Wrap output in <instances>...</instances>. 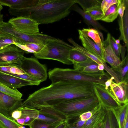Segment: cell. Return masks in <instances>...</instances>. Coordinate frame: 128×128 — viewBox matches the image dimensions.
Segmentation results:
<instances>
[{
	"mask_svg": "<svg viewBox=\"0 0 128 128\" xmlns=\"http://www.w3.org/2000/svg\"><path fill=\"white\" fill-rule=\"evenodd\" d=\"M90 82L78 81H60L43 87L29 94L23 106L39 110L52 107L66 101L95 95Z\"/></svg>",
	"mask_w": 128,
	"mask_h": 128,
	"instance_id": "cell-1",
	"label": "cell"
},
{
	"mask_svg": "<svg viewBox=\"0 0 128 128\" xmlns=\"http://www.w3.org/2000/svg\"><path fill=\"white\" fill-rule=\"evenodd\" d=\"M76 0H38L34 6L22 9L10 8V14L16 17H29L39 24L58 21L68 16Z\"/></svg>",
	"mask_w": 128,
	"mask_h": 128,
	"instance_id": "cell-2",
	"label": "cell"
},
{
	"mask_svg": "<svg viewBox=\"0 0 128 128\" xmlns=\"http://www.w3.org/2000/svg\"><path fill=\"white\" fill-rule=\"evenodd\" d=\"M99 103L95 95L70 100L52 107L42 108V112L63 120L78 117L83 113L95 110Z\"/></svg>",
	"mask_w": 128,
	"mask_h": 128,
	"instance_id": "cell-3",
	"label": "cell"
},
{
	"mask_svg": "<svg viewBox=\"0 0 128 128\" xmlns=\"http://www.w3.org/2000/svg\"><path fill=\"white\" fill-rule=\"evenodd\" d=\"M52 83L60 81H78L87 82L105 85V82L111 77L107 72L91 75L85 74L76 69L55 68L48 73Z\"/></svg>",
	"mask_w": 128,
	"mask_h": 128,
	"instance_id": "cell-4",
	"label": "cell"
},
{
	"mask_svg": "<svg viewBox=\"0 0 128 128\" xmlns=\"http://www.w3.org/2000/svg\"><path fill=\"white\" fill-rule=\"evenodd\" d=\"M72 48V46L63 40L54 38L47 40L44 48L34 54L37 59L55 60L64 64L71 65L73 63L69 59V55Z\"/></svg>",
	"mask_w": 128,
	"mask_h": 128,
	"instance_id": "cell-5",
	"label": "cell"
},
{
	"mask_svg": "<svg viewBox=\"0 0 128 128\" xmlns=\"http://www.w3.org/2000/svg\"><path fill=\"white\" fill-rule=\"evenodd\" d=\"M25 52L14 44L4 47L0 50V66L19 67Z\"/></svg>",
	"mask_w": 128,
	"mask_h": 128,
	"instance_id": "cell-6",
	"label": "cell"
},
{
	"mask_svg": "<svg viewBox=\"0 0 128 128\" xmlns=\"http://www.w3.org/2000/svg\"><path fill=\"white\" fill-rule=\"evenodd\" d=\"M19 67L26 73L34 77L41 82L47 79L46 66L40 63L36 58L24 56Z\"/></svg>",
	"mask_w": 128,
	"mask_h": 128,
	"instance_id": "cell-7",
	"label": "cell"
},
{
	"mask_svg": "<svg viewBox=\"0 0 128 128\" xmlns=\"http://www.w3.org/2000/svg\"><path fill=\"white\" fill-rule=\"evenodd\" d=\"M95 95L99 103L106 110H112L121 106L116 100L111 93L110 87L105 88V86L97 83L92 84Z\"/></svg>",
	"mask_w": 128,
	"mask_h": 128,
	"instance_id": "cell-8",
	"label": "cell"
},
{
	"mask_svg": "<svg viewBox=\"0 0 128 128\" xmlns=\"http://www.w3.org/2000/svg\"><path fill=\"white\" fill-rule=\"evenodd\" d=\"M0 33L12 35L17 40L18 44L22 45L27 43H37L39 40L37 34H27L19 32L16 30L8 22L3 21L0 24Z\"/></svg>",
	"mask_w": 128,
	"mask_h": 128,
	"instance_id": "cell-9",
	"label": "cell"
},
{
	"mask_svg": "<svg viewBox=\"0 0 128 128\" xmlns=\"http://www.w3.org/2000/svg\"><path fill=\"white\" fill-rule=\"evenodd\" d=\"M8 22L16 30L20 32L27 34L39 32V24L29 17H16L10 19Z\"/></svg>",
	"mask_w": 128,
	"mask_h": 128,
	"instance_id": "cell-10",
	"label": "cell"
},
{
	"mask_svg": "<svg viewBox=\"0 0 128 128\" xmlns=\"http://www.w3.org/2000/svg\"><path fill=\"white\" fill-rule=\"evenodd\" d=\"M23 100L22 98L12 97L0 91V113L13 119L11 117L12 113L23 106Z\"/></svg>",
	"mask_w": 128,
	"mask_h": 128,
	"instance_id": "cell-11",
	"label": "cell"
},
{
	"mask_svg": "<svg viewBox=\"0 0 128 128\" xmlns=\"http://www.w3.org/2000/svg\"><path fill=\"white\" fill-rule=\"evenodd\" d=\"M128 82L124 80L116 83L113 81L110 87L111 93L121 105L128 103Z\"/></svg>",
	"mask_w": 128,
	"mask_h": 128,
	"instance_id": "cell-12",
	"label": "cell"
},
{
	"mask_svg": "<svg viewBox=\"0 0 128 128\" xmlns=\"http://www.w3.org/2000/svg\"><path fill=\"white\" fill-rule=\"evenodd\" d=\"M111 36L110 33H108L106 38L103 43V60L110 65L111 68H116L121 63L122 61L120 58L115 54L111 46L110 42Z\"/></svg>",
	"mask_w": 128,
	"mask_h": 128,
	"instance_id": "cell-13",
	"label": "cell"
},
{
	"mask_svg": "<svg viewBox=\"0 0 128 128\" xmlns=\"http://www.w3.org/2000/svg\"><path fill=\"white\" fill-rule=\"evenodd\" d=\"M0 82L12 89H17L27 86L32 85L30 82L8 74L0 71Z\"/></svg>",
	"mask_w": 128,
	"mask_h": 128,
	"instance_id": "cell-14",
	"label": "cell"
},
{
	"mask_svg": "<svg viewBox=\"0 0 128 128\" xmlns=\"http://www.w3.org/2000/svg\"><path fill=\"white\" fill-rule=\"evenodd\" d=\"M79 38L83 47L93 54L103 60V50L88 36L81 30L78 29Z\"/></svg>",
	"mask_w": 128,
	"mask_h": 128,
	"instance_id": "cell-15",
	"label": "cell"
},
{
	"mask_svg": "<svg viewBox=\"0 0 128 128\" xmlns=\"http://www.w3.org/2000/svg\"><path fill=\"white\" fill-rule=\"evenodd\" d=\"M74 48L90 59L97 63L98 64H102L104 66V69L108 73L111 77L114 78V80H117L118 79L117 75L106 64L102 59L93 54L88 51L78 44L74 42L73 44Z\"/></svg>",
	"mask_w": 128,
	"mask_h": 128,
	"instance_id": "cell-16",
	"label": "cell"
},
{
	"mask_svg": "<svg viewBox=\"0 0 128 128\" xmlns=\"http://www.w3.org/2000/svg\"><path fill=\"white\" fill-rule=\"evenodd\" d=\"M106 112V110L99 103L98 107L94 110L92 117L86 122L82 128H96L103 122Z\"/></svg>",
	"mask_w": 128,
	"mask_h": 128,
	"instance_id": "cell-17",
	"label": "cell"
},
{
	"mask_svg": "<svg viewBox=\"0 0 128 128\" xmlns=\"http://www.w3.org/2000/svg\"><path fill=\"white\" fill-rule=\"evenodd\" d=\"M73 64L74 69H77L85 74L96 75L102 74L105 72L104 70H99L98 68V64L90 58L85 62Z\"/></svg>",
	"mask_w": 128,
	"mask_h": 128,
	"instance_id": "cell-18",
	"label": "cell"
},
{
	"mask_svg": "<svg viewBox=\"0 0 128 128\" xmlns=\"http://www.w3.org/2000/svg\"><path fill=\"white\" fill-rule=\"evenodd\" d=\"M38 0H0L2 6L16 9L31 7L35 5Z\"/></svg>",
	"mask_w": 128,
	"mask_h": 128,
	"instance_id": "cell-19",
	"label": "cell"
},
{
	"mask_svg": "<svg viewBox=\"0 0 128 128\" xmlns=\"http://www.w3.org/2000/svg\"><path fill=\"white\" fill-rule=\"evenodd\" d=\"M71 10L78 13L83 17L84 22L87 24L92 26L94 28L98 31H100V30L106 31V29L99 23L93 20L90 16L85 12L77 4H75L73 5L70 8V10Z\"/></svg>",
	"mask_w": 128,
	"mask_h": 128,
	"instance_id": "cell-20",
	"label": "cell"
},
{
	"mask_svg": "<svg viewBox=\"0 0 128 128\" xmlns=\"http://www.w3.org/2000/svg\"><path fill=\"white\" fill-rule=\"evenodd\" d=\"M111 110L116 118L119 128H124L126 119L128 117V103Z\"/></svg>",
	"mask_w": 128,
	"mask_h": 128,
	"instance_id": "cell-21",
	"label": "cell"
},
{
	"mask_svg": "<svg viewBox=\"0 0 128 128\" xmlns=\"http://www.w3.org/2000/svg\"><path fill=\"white\" fill-rule=\"evenodd\" d=\"M116 68H111L118 76L120 81H128V54Z\"/></svg>",
	"mask_w": 128,
	"mask_h": 128,
	"instance_id": "cell-22",
	"label": "cell"
},
{
	"mask_svg": "<svg viewBox=\"0 0 128 128\" xmlns=\"http://www.w3.org/2000/svg\"><path fill=\"white\" fill-rule=\"evenodd\" d=\"M21 110L22 115L20 118L24 119V126H28L34 120V116L39 112V110L36 109L23 106L18 108Z\"/></svg>",
	"mask_w": 128,
	"mask_h": 128,
	"instance_id": "cell-23",
	"label": "cell"
},
{
	"mask_svg": "<svg viewBox=\"0 0 128 128\" xmlns=\"http://www.w3.org/2000/svg\"><path fill=\"white\" fill-rule=\"evenodd\" d=\"M121 0H120L117 3L111 6L106 11L100 20L108 22L114 21L118 15V10Z\"/></svg>",
	"mask_w": 128,
	"mask_h": 128,
	"instance_id": "cell-24",
	"label": "cell"
},
{
	"mask_svg": "<svg viewBox=\"0 0 128 128\" xmlns=\"http://www.w3.org/2000/svg\"><path fill=\"white\" fill-rule=\"evenodd\" d=\"M102 2L91 6L84 11L90 16L94 20L96 21L100 20L104 16L101 8Z\"/></svg>",
	"mask_w": 128,
	"mask_h": 128,
	"instance_id": "cell-25",
	"label": "cell"
},
{
	"mask_svg": "<svg viewBox=\"0 0 128 128\" xmlns=\"http://www.w3.org/2000/svg\"><path fill=\"white\" fill-rule=\"evenodd\" d=\"M102 122L104 128H119L116 118L111 110H106Z\"/></svg>",
	"mask_w": 128,
	"mask_h": 128,
	"instance_id": "cell-26",
	"label": "cell"
},
{
	"mask_svg": "<svg viewBox=\"0 0 128 128\" xmlns=\"http://www.w3.org/2000/svg\"><path fill=\"white\" fill-rule=\"evenodd\" d=\"M81 30L88 36L92 39L93 41L103 50V43L97 30L92 28H83Z\"/></svg>",
	"mask_w": 128,
	"mask_h": 128,
	"instance_id": "cell-27",
	"label": "cell"
},
{
	"mask_svg": "<svg viewBox=\"0 0 128 128\" xmlns=\"http://www.w3.org/2000/svg\"><path fill=\"white\" fill-rule=\"evenodd\" d=\"M90 59V58L74 48L73 46L69 55V59L72 62L73 64L83 62Z\"/></svg>",
	"mask_w": 128,
	"mask_h": 128,
	"instance_id": "cell-28",
	"label": "cell"
},
{
	"mask_svg": "<svg viewBox=\"0 0 128 128\" xmlns=\"http://www.w3.org/2000/svg\"><path fill=\"white\" fill-rule=\"evenodd\" d=\"M21 126L16 120L6 117L0 113V128H18Z\"/></svg>",
	"mask_w": 128,
	"mask_h": 128,
	"instance_id": "cell-29",
	"label": "cell"
},
{
	"mask_svg": "<svg viewBox=\"0 0 128 128\" xmlns=\"http://www.w3.org/2000/svg\"><path fill=\"white\" fill-rule=\"evenodd\" d=\"M128 0H126L124 13L123 18L124 27V38L123 41L125 44V46L128 51Z\"/></svg>",
	"mask_w": 128,
	"mask_h": 128,
	"instance_id": "cell-30",
	"label": "cell"
},
{
	"mask_svg": "<svg viewBox=\"0 0 128 128\" xmlns=\"http://www.w3.org/2000/svg\"><path fill=\"white\" fill-rule=\"evenodd\" d=\"M0 91L10 96L21 98L22 94L17 89H11L0 82Z\"/></svg>",
	"mask_w": 128,
	"mask_h": 128,
	"instance_id": "cell-31",
	"label": "cell"
},
{
	"mask_svg": "<svg viewBox=\"0 0 128 128\" xmlns=\"http://www.w3.org/2000/svg\"><path fill=\"white\" fill-rule=\"evenodd\" d=\"M60 124H50L43 121L34 119L28 126L30 128H56Z\"/></svg>",
	"mask_w": 128,
	"mask_h": 128,
	"instance_id": "cell-32",
	"label": "cell"
},
{
	"mask_svg": "<svg viewBox=\"0 0 128 128\" xmlns=\"http://www.w3.org/2000/svg\"><path fill=\"white\" fill-rule=\"evenodd\" d=\"M18 43L17 40L12 35L7 33H0V44H11Z\"/></svg>",
	"mask_w": 128,
	"mask_h": 128,
	"instance_id": "cell-33",
	"label": "cell"
},
{
	"mask_svg": "<svg viewBox=\"0 0 128 128\" xmlns=\"http://www.w3.org/2000/svg\"><path fill=\"white\" fill-rule=\"evenodd\" d=\"M0 71L3 72L18 75L26 73L19 67L11 66H0Z\"/></svg>",
	"mask_w": 128,
	"mask_h": 128,
	"instance_id": "cell-34",
	"label": "cell"
},
{
	"mask_svg": "<svg viewBox=\"0 0 128 128\" xmlns=\"http://www.w3.org/2000/svg\"><path fill=\"white\" fill-rule=\"evenodd\" d=\"M4 72L9 75L28 80L31 82L32 85L38 86L41 83L40 81L34 77L30 76L26 73L20 75H18L11 74L5 72Z\"/></svg>",
	"mask_w": 128,
	"mask_h": 128,
	"instance_id": "cell-35",
	"label": "cell"
},
{
	"mask_svg": "<svg viewBox=\"0 0 128 128\" xmlns=\"http://www.w3.org/2000/svg\"><path fill=\"white\" fill-rule=\"evenodd\" d=\"M115 38L111 36L110 40L111 46L116 55L120 58L122 46L120 44H116L115 42Z\"/></svg>",
	"mask_w": 128,
	"mask_h": 128,
	"instance_id": "cell-36",
	"label": "cell"
},
{
	"mask_svg": "<svg viewBox=\"0 0 128 128\" xmlns=\"http://www.w3.org/2000/svg\"><path fill=\"white\" fill-rule=\"evenodd\" d=\"M120 0H103L101 4V8L104 15L106 11L112 5L117 3Z\"/></svg>",
	"mask_w": 128,
	"mask_h": 128,
	"instance_id": "cell-37",
	"label": "cell"
},
{
	"mask_svg": "<svg viewBox=\"0 0 128 128\" xmlns=\"http://www.w3.org/2000/svg\"><path fill=\"white\" fill-rule=\"evenodd\" d=\"M94 110L88 111L84 112L80 115L79 116V118L81 120L86 121L92 117Z\"/></svg>",
	"mask_w": 128,
	"mask_h": 128,
	"instance_id": "cell-38",
	"label": "cell"
},
{
	"mask_svg": "<svg viewBox=\"0 0 128 128\" xmlns=\"http://www.w3.org/2000/svg\"><path fill=\"white\" fill-rule=\"evenodd\" d=\"M22 112L18 108L13 111L11 114V117L15 120L20 118L22 115Z\"/></svg>",
	"mask_w": 128,
	"mask_h": 128,
	"instance_id": "cell-39",
	"label": "cell"
},
{
	"mask_svg": "<svg viewBox=\"0 0 128 128\" xmlns=\"http://www.w3.org/2000/svg\"><path fill=\"white\" fill-rule=\"evenodd\" d=\"M114 80V78L113 77H111L110 79L107 80L105 83V88L108 89L110 87V86L113 81V80Z\"/></svg>",
	"mask_w": 128,
	"mask_h": 128,
	"instance_id": "cell-40",
	"label": "cell"
},
{
	"mask_svg": "<svg viewBox=\"0 0 128 128\" xmlns=\"http://www.w3.org/2000/svg\"><path fill=\"white\" fill-rule=\"evenodd\" d=\"M126 49L124 46H122L120 54H121L122 60H123L125 57V54Z\"/></svg>",
	"mask_w": 128,
	"mask_h": 128,
	"instance_id": "cell-41",
	"label": "cell"
},
{
	"mask_svg": "<svg viewBox=\"0 0 128 128\" xmlns=\"http://www.w3.org/2000/svg\"><path fill=\"white\" fill-rule=\"evenodd\" d=\"M66 124V121H64L58 125L56 128H65Z\"/></svg>",
	"mask_w": 128,
	"mask_h": 128,
	"instance_id": "cell-42",
	"label": "cell"
},
{
	"mask_svg": "<svg viewBox=\"0 0 128 128\" xmlns=\"http://www.w3.org/2000/svg\"><path fill=\"white\" fill-rule=\"evenodd\" d=\"M98 68L99 70L103 71L104 70V66L102 64H98Z\"/></svg>",
	"mask_w": 128,
	"mask_h": 128,
	"instance_id": "cell-43",
	"label": "cell"
},
{
	"mask_svg": "<svg viewBox=\"0 0 128 128\" xmlns=\"http://www.w3.org/2000/svg\"><path fill=\"white\" fill-rule=\"evenodd\" d=\"M65 128H77L71 124L67 122Z\"/></svg>",
	"mask_w": 128,
	"mask_h": 128,
	"instance_id": "cell-44",
	"label": "cell"
},
{
	"mask_svg": "<svg viewBox=\"0 0 128 128\" xmlns=\"http://www.w3.org/2000/svg\"><path fill=\"white\" fill-rule=\"evenodd\" d=\"M124 128H128V117L126 119Z\"/></svg>",
	"mask_w": 128,
	"mask_h": 128,
	"instance_id": "cell-45",
	"label": "cell"
},
{
	"mask_svg": "<svg viewBox=\"0 0 128 128\" xmlns=\"http://www.w3.org/2000/svg\"><path fill=\"white\" fill-rule=\"evenodd\" d=\"M3 22V15L1 14L0 12V24Z\"/></svg>",
	"mask_w": 128,
	"mask_h": 128,
	"instance_id": "cell-46",
	"label": "cell"
},
{
	"mask_svg": "<svg viewBox=\"0 0 128 128\" xmlns=\"http://www.w3.org/2000/svg\"><path fill=\"white\" fill-rule=\"evenodd\" d=\"M102 122L96 128H104Z\"/></svg>",
	"mask_w": 128,
	"mask_h": 128,
	"instance_id": "cell-47",
	"label": "cell"
},
{
	"mask_svg": "<svg viewBox=\"0 0 128 128\" xmlns=\"http://www.w3.org/2000/svg\"><path fill=\"white\" fill-rule=\"evenodd\" d=\"M115 42L116 43L118 44H120V41L118 39L116 40H115Z\"/></svg>",
	"mask_w": 128,
	"mask_h": 128,
	"instance_id": "cell-48",
	"label": "cell"
},
{
	"mask_svg": "<svg viewBox=\"0 0 128 128\" xmlns=\"http://www.w3.org/2000/svg\"><path fill=\"white\" fill-rule=\"evenodd\" d=\"M10 44H0V48Z\"/></svg>",
	"mask_w": 128,
	"mask_h": 128,
	"instance_id": "cell-49",
	"label": "cell"
},
{
	"mask_svg": "<svg viewBox=\"0 0 128 128\" xmlns=\"http://www.w3.org/2000/svg\"><path fill=\"white\" fill-rule=\"evenodd\" d=\"M3 8V7L2 6L0 3V12L1 10H2Z\"/></svg>",
	"mask_w": 128,
	"mask_h": 128,
	"instance_id": "cell-50",
	"label": "cell"
},
{
	"mask_svg": "<svg viewBox=\"0 0 128 128\" xmlns=\"http://www.w3.org/2000/svg\"><path fill=\"white\" fill-rule=\"evenodd\" d=\"M5 46H4V47H1V48H0V50L2 49L4 47H5Z\"/></svg>",
	"mask_w": 128,
	"mask_h": 128,
	"instance_id": "cell-51",
	"label": "cell"
}]
</instances>
